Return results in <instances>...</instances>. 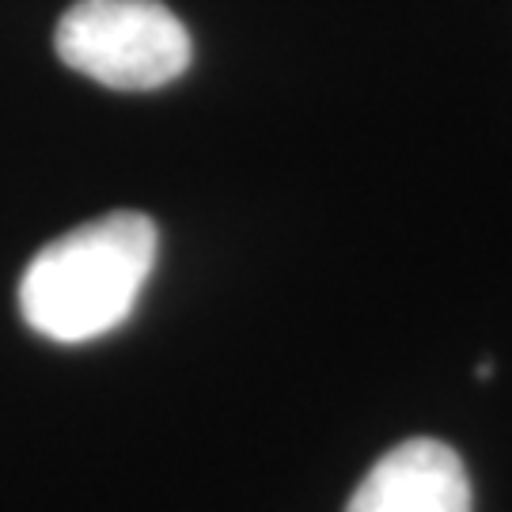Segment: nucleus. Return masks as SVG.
<instances>
[{
	"mask_svg": "<svg viewBox=\"0 0 512 512\" xmlns=\"http://www.w3.org/2000/svg\"><path fill=\"white\" fill-rule=\"evenodd\" d=\"M156 224L145 213H107L42 247L19 281L27 327L80 346L122 327L156 266Z\"/></svg>",
	"mask_w": 512,
	"mask_h": 512,
	"instance_id": "obj_1",
	"label": "nucleus"
},
{
	"mask_svg": "<svg viewBox=\"0 0 512 512\" xmlns=\"http://www.w3.org/2000/svg\"><path fill=\"white\" fill-rule=\"evenodd\" d=\"M57 57L114 92H152L190 69V31L160 0H76L54 35Z\"/></svg>",
	"mask_w": 512,
	"mask_h": 512,
	"instance_id": "obj_2",
	"label": "nucleus"
},
{
	"mask_svg": "<svg viewBox=\"0 0 512 512\" xmlns=\"http://www.w3.org/2000/svg\"><path fill=\"white\" fill-rule=\"evenodd\" d=\"M346 512H471V478L444 440L410 437L372 463Z\"/></svg>",
	"mask_w": 512,
	"mask_h": 512,
	"instance_id": "obj_3",
	"label": "nucleus"
}]
</instances>
